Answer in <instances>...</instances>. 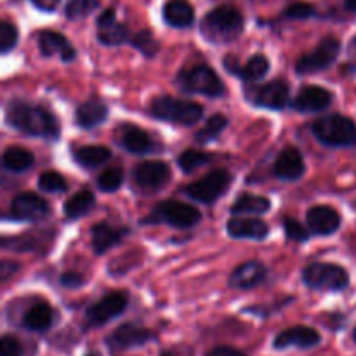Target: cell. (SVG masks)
Wrapping results in <instances>:
<instances>
[{
  "label": "cell",
  "instance_id": "obj_24",
  "mask_svg": "<svg viewBox=\"0 0 356 356\" xmlns=\"http://www.w3.org/2000/svg\"><path fill=\"white\" fill-rule=\"evenodd\" d=\"M163 19L174 28H188L195 21V10L186 0H169L163 6Z\"/></svg>",
  "mask_w": 356,
  "mask_h": 356
},
{
  "label": "cell",
  "instance_id": "obj_41",
  "mask_svg": "<svg viewBox=\"0 0 356 356\" xmlns=\"http://www.w3.org/2000/svg\"><path fill=\"white\" fill-rule=\"evenodd\" d=\"M284 229L285 235H287L289 240H294V242H306L309 238V233L301 222H298L292 218H285L284 221Z\"/></svg>",
  "mask_w": 356,
  "mask_h": 356
},
{
  "label": "cell",
  "instance_id": "obj_16",
  "mask_svg": "<svg viewBox=\"0 0 356 356\" xmlns=\"http://www.w3.org/2000/svg\"><path fill=\"white\" fill-rule=\"evenodd\" d=\"M268 270L259 261H247L240 264L233 273L229 275V287L240 289V291H249V289L257 287L266 280Z\"/></svg>",
  "mask_w": 356,
  "mask_h": 356
},
{
  "label": "cell",
  "instance_id": "obj_3",
  "mask_svg": "<svg viewBox=\"0 0 356 356\" xmlns=\"http://www.w3.org/2000/svg\"><path fill=\"white\" fill-rule=\"evenodd\" d=\"M313 134L322 145L330 148L356 146V124L343 115H327L313 122Z\"/></svg>",
  "mask_w": 356,
  "mask_h": 356
},
{
  "label": "cell",
  "instance_id": "obj_23",
  "mask_svg": "<svg viewBox=\"0 0 356 356\" xmlns=\"http://www.w3.org/2000/svg\"><path fill=\"white\" fill-rule=\"evenodd\" d=\"M127 235L125 228H115V226L99 222L92 226V249L96 254H104L122 242V238Z\"/></svg>",
  "mask_w": 356,
  "mask_h": 356
},
{
  "label": "cell",
  "instance_id": "obj_42",
  "mask_svg": "<svg viewBox=\"0 0 356 356\" xmlns=\"http://www.w3.org/2000/svg\"><path fill=\"white\" fill-rule=\"evenodd\" d=\"M23 344L17 337L6 334L0 341V356H23Z\"/></svg>",
  "mask_w": 356,
  "mask_h": 356
},
{
  "label": "cell",
  "instance_id": "obj_25",
  "mask_svg": "<svg viewBox=\"0 0 356 356\" xmlns=\"http://www.w3.org/2000/svg\"><path fill=\"white\" fill-rule=\"evenodd\" d=\"M120 143L127 152L136 153V155H143V153L152 152L153 143L149 136L146 134L143 129L136 127V125H124L120 129Z\"/></svg>",
  "mask_w": 356,
  "mask_h": 356
},
{
  "label": "cell",
  "instance_id": "obj_9",
  "mask_svg": "<svg viewBox=\"0 0 356 356\" xmlns=\"http://www.w3.org/2000/svg\"><path fill=\"white\" fill-rule=\"evenodd\" d=\"M129 299L124 292H111L101 298L99 301L89 306L86 312V327L96 329V327L106 325L113 318L120 316L127 309Z\"/></svg>",
  "mask_w": 356,
  "mask_h": 356
},
{
  "label": "cell",
  "instance_id": "obj_35",
  "mask_svg": "<svg viewBox=\"0 0 356 356\" xmlns=\"http://www.w3.org/2000/svg\"><path fill=\"white\" fill-rule=\"evenodd\" d=\"M97 6H99L97 0H70L65 9V14L68 19L79 21L89 16L90 13H94Z\"/></svg>",
  "mask_w": 356,
  "mask_h": 356
},
{
  "label": "cell",
  "instance_id": "obj_38",
  "mask_svg": "<svg viewBox=\"0 0 356 356\" xmlns=\"http://www.w3.org/2000/svg\"><path fill=\"white\" fill-rule=\"evenodd\" d=\"M38 188L42 191H47V193H59V191L66 190V181L59 172L47 170L38 177Z\"/></svg>",
  "mask_w": 356,
  "mask_h": 356
},
{
  "label": "cell",
  "instance_id": "obj_51",
  "mask_svg": "<svg viewBox=\"0 0 356 356\" xmlns=\"http://www.w3.org/2000/svg\"><path fill=\"white\" fill-rule=\"evenodd\" d=\"M353 341H355V343H356V329L353 330Z\"/></svg>",
  "mask_w": 356,
  "mask_h": 356
},
{
  "label": "cell",
  "instance_id": "obj_39",
  "mask_svg": "<svg viewBox=\"0 0 356 356\" xmlns=\"http://www.w3.org/2000/svg\"><path fill=\"white\" fill-rule=\"evenodd\" d=\"M17 44V28L10 21L0 23V52H9Z\"/></svg>",
  "mask_w": 356,
  "mask_h": 356
},
{
  "label": "cell",
  "instance_id": "obj_22",
  "mask_svg": "<svg viewBox=\"0 0 356 356\" xmlns=\"http://www.w3.org/2000/svg\"><path fill=\"white\" fill-rule=\"evenodd\" d=\"M54 322V312H52L51 306L47 302H37V305L31 306L23 316V329L30 330V332H45L52 327Z\"/></svg>",
  "mask_w": 356,
  "mask_h": 356
},
{
  "label": "cell",
  "instance_id": "obj_28",
  "mask_svg": "<svg viewBox=\"0 0 356 356\" xmlns=\"http://www.w3.org/2000/svg\"><path fill=\"white\" fill-rule=\"evenodd\" d=\"M2 162L3 167L10 170V172H24V170H28L33 165L35 156L28 149L19 148V146H10V148L3 152Z\"/></svg>",
  "mask_w": 356,
  "mask_h": 356
},
{
  "label": "cell",
  "instance_id": "obj_46",
  "mask_svg": "<svg viewBox=\"0 0 356 356\" xmlns=\"http://www.w3.org/2000/svg\"><path fill=\"white\" fill-rule=\"evenodd\" d=\"M117 21V16H115V9H106L99 17H97V26L103 28L108 26V24L115 23Z\"/></svg>",
  "mask_w": 356,
  "mask_h": 356
},
{
  "label": "cell",
  "instance_id": "obj_10",
  "mask_svg": "<svg viewBox=\"0 0 356 356\" xmlns=\"http://www.w3.org/2000/svg\"><path fill=\"white\" fill-rule=\"evenodd\" d=\"M155 332L149 329L136 323H124V325L117 327L110 336L106 337V346L108 350L113 355L122 353V351L134 350V348L146 346L148 343L155 341Z\"/></svg>",
  "mask_w": 356,
  "mask_h": 356
},
{
  "label": "cell",
  "instance_id": "obj_29",
  "mask_svg": "<svg viewBox=\"0 0 356 356\" xmlns=\"http://www.w3.org/2000/svg\"><path fill=\"white\" fill-rule=\"evenodd\" d=\"M94 195L89 190H80L79 193L68 198L65 204V216L68 219H79L86 216L87 212L92 211L94 207Z\"/></svg>",
  "mask_w": 356,
  "mask_h": 356
},
{
  "label": "cell",
  "instance_id": "obj_52",
  "mask_svg": "<svg viewBox=\"0 0 356 356\" xmlns=\"http://www.w3.org/2000/svg\"><path fill=\"white\" fill-rule=\"evenodd\" d=\"M355 47H356V38H355Z\"/></svg>",
  "mask_w": 356,
  "mask_h": 356
},
{
  "label": "cell",
  "instance_id": "obj_44",
  "mask_svg": "<svg viewBox=\"0 0 356 356\" xmlns=\"http://www.w3.org/2000/svg\"><path fill=\"white\" fill-rule=\"evenodd\" d=\"M205 356H247L243 351L235 350V348H229V346H218L214 350L209 351Z\"/></svg>",
  "mask_w": 356,
  "mask_h": 356
},
{
  "label": "cell",
  "instance_id": "obj_7",
  "mask_svg": "<svg viewBox=\"0 0 356 356\" xmlns=\"http://www.w3.org/2000/svg\"><path fill=\"white\" fill-rule=\"evenodd\" d=\"M229 184H232V174L225 169H216L202 179L188 184L184 188V193L193 198L195 202H200V204H214L218 198H221L226 193Z\"/></svg>",
  "mask_w": 356,
  "mask_h": 356
},
{
  "label": "cell",
  "instance_id": "obj_13",
  "mask_svg": "<svg viewBox=\"0 0 356 356\" xmlns=\"http://www.w3.org/2000/svg\"><path fill=\"white\" fill-rule=\"evenodd\" d=\"M51 207L37 193H19L10 202V216L17 221H40L47 218Z\"/></svg>",
  "mask_w": 356,
  "mask_h": 356
},
{
  "label": "cell",
  "instance_id": "obj_47",
  "mask_svg": "<svg viewBox=\"0 0 356 356\" xmlns=\"http://www.w3.org/2000/svg\"><path fill=\"white\" fill-rule=\"evenodd\" d=\"M31 2H33V6L38 7L40 10L51 13V10H54L56 7H58V3L61 2V0H31Z\"/></svg>",
  "mask_w": 356,
  "mask_h": 356
},
{
  "label": "cell",
  "instance_id": "obj_21",
  "mask_svg": "<svg viewBox=\"0 0 356 356\" xmlns=\"http://www.w3.org/2000/svg\"><path fill=\"white\" fill-rule=\"evenodd\" d=\"M229 236L233 238H249V240H264L270 233V228L261 219H242L233 218L226 225Z\"/></svg>",
  "mask_w": 356,
  "mask_h": 356
},
{
  "label": "cell",
  "instance_id": "obj_4",
  "mask_svg": "<svg viewBox=\"0 0 356 356\" xmlns=\"http://www.w3.org/2000/svg\"><path fill=\"white\" fill-rule=\"evenodd\" d=\"M152 115L159 120L172 122V124L195 125L204 115V110L200 104L193 103V101L159 96L152 103Z\"/></svg>",
  "mask_w": 356,
  "mask_h": 356
},
{
  "label": "cell",
  "instance_id": "obj_32",
  "mask_svg": "<svg viewBox=\"0 0 356 356\" xmlns=\"http://www.w3.org/2000/svg\"><path fill=\"white\" fill-rule=\"evenodd\" d=\"M226 125H228V118L222 117V115H212L207 120V124L195 134V139H197V143H200V145L214 141V139L225 131Z\"/></svg>",
  "mask_w": 356,
  "mask_h": 356
},
{
  "label": "cell",
  "instance_id": "obj_50",
  "mask_svg": "<svg viewBox=\"0 0 356 356\" xmlns=\"http://www.w3.org/2000/svg\"><path fill=\"white\" fill-rule=\"evenodd\" d=\"M160 356H176V355H174L172 351H165V353H162Z\"/></svg>",
  "mask_w": 356,
  "mask_h": 356
},
{
  "label": "cell",
  "instance_id": "obj_33",
  "mask_svg": "<svg viewBox=\"0 0 356 356\" xmlns=\"http://www.w3.org/2000/svg\"><path fill=\"white\" fill-rule=\"evenodd\" d=\"M97 38H99L101 44L104 45H120L129 38V30L125 24L115 21V23L108 24V26L99 28Z\"/></svg>",
  "mask_w": 356,
  "mask_h": 356
},
{
  "label": "cell",
  "instance_id": "obj_45",
  "mask_svg": "<svg viewBox=\"0 0 356 356\" xmlns=\"http://www.w3.org/2000/svg\"><path fill=\"white\" fill-rule=\"evenodd\" d=\"M19 270V266L14 263H10V261H2V264H0V275H2V282H6L7 278L10 277V275H14L16 271Z\"/></svg>",
  "mask_w": 356,
  "mask_h": 356
},
{
  "label": "cell",
  "instance_id": "obj_31",
  "mask_svg": "<svg viewBox=\"0 0 356 356\" xmlns=\"http://www.w3.org/2000/svg\"><path fill=\"white\" fill-rule=\"evenodd\" d=\"M270 70V61L268 58H264L263 54H256L249 59L243 66H240L238 76L243 79L245 82H256L261 80Z\"/></svg>",
  "mask_w": 356,
  "mask_h": 356
},
{
  "label": "cell",
  "instance_id": "obj_26",
  "mask_svg": "<svg viewBox=\"0 0 356 356\" xmlns=\"http://www.w3.org/2000/svg\"><path fill=\"white\" fill-rule=\"evenodd\" d=\"M106 117L108 108L106 104L101 103V101L90 99L76 108V122H79L80 127L83 129H92L96 127V125L103 124V122L106 120Z\"/></svg>",
  "mask_w": 356,
  "mask_h": 356
},
{
  "label": "cell",
  "instance_id": "obj_8",
  "mask_svg": "<svg viewBox=\"0 0 356 356\" xmlns=\"http://www.w3.org/2000/svg\"><path fill=\"white\" fill-rule=\"evenodd\" d=\"M202 214L197 207L193 205L183 204L177 200H167L162 202L145 222H167V225L174 226V228H191L200 221Z\"/></svg>",
  "mask_w": 356,
  "mask_h": 356
},
{
  "label": "cell",
  "instance_id": "obj_20",
  "mask_svg": "<svg viewBox=\"0 0 356 356\" xmlns=\"http://www.w3.org/2000/svg\"><path fill=\"white\" fill-rule=\"evenodd\" d=\"M305 160H302L299 149L294 148V146H289L278 155L277 162L273 165V174L278 179L296 181L305 174Z\"/></svg>",
  "mask_w": 356,
  "mask_h": 356
},
{
  "label": "cell",
  "instance_id": "obj_36",
  "mask_svg": "<svg viewBox=\"0 0 356 356\" xmlns=\"http://www.w3.org/2000/svg\"><path fill=\"white\" fill-rule=\"evenodd\" d=\"M124 183V172L118 167H111V169L104 170L99 177H97V188L104 193H111L117 191Z\"/></svg>",
  "mask_w": 356,
  "mask_h": 356
},
{
  "label": "cell",
  "instance_id": "obj_1",
  "mask_svg": "<svg viewBox=\"0 0 356 356\" xmlns=\"http://www.w3.org/2000/svg\"><path fill=\"white\" fill-rule=\"evenodd\" d=\"M7 124L23 134L33 138L56 139L59 136V122L47 108L24 101H10L6 108Z\"/></svg>",
  "mask_w": 356,
  "mask_h": 356
},
{
  "label": "cell",
  "instance_id": "obj_48",
  "mask_svg": "<svg viewBox=\"0 0 356 356\" xmlns=\"http://www.w3.org/2000/svg\"><path fill=\"white\" fill-rule=\"evenodd\" d=\"M344 7H346L348 10H351V13H356V0H346V2H344Z\"/></svg>",
  "mask_w": 356,
  "mask_h": 356
},
{
  "label": "cell",
  "instance_id": "obj_49",
  "mask_svg": "<svg viewBox=\"0 0 356 356\" xmlns=\"http://www.w3.org/2000/svg\"><path fill=\"white\" fill-rule=\"evenodd\" d=\"M83 356H101V353H97V351H89V353H86Z\"/></svg>",
  "mask_w": 356,
  "mask_h": 356
},
{
  "label": "cell",
  "instance_id": "obj_27",
  "mask_svg": "<svg viewBox=\"0 0 356 356\" xmlns=\"http://www.w3.org/2000/svg\"><path fill=\"white\" fill-rule=\"evenodd\" d=\"M111 153L106 146H82V148L75 149L73 152V159H75L76 163H80L82 167H87V169H94V167L101 165L106 160H110Z\"/></svg>",
  "mask_w": 356,
  "mask_h": 356
},
{
  "label": "cell",
  "instance_id": "obj_6",
  "mask_svg": "<svg viewBox=\"0 0 356 356\" xmlns=\"http://www.w3.org/2000/svg\"><path fill=\"white\" fill-rule=\"evenodd\" d=\"M302 282L315 291H343L350 284V275L337 264L312 263L302 270Z\"/></svg>",
  "mask_w": 356,
  "mask_h": 356
},
{
  "label": "cell",
  "instance_id": "obj_12",
  "mask_svg": "<svg viewBox=\"0 0 356 356\" xmlns=\"http://www.w3.org/2000/svg\"><path fill=\"white\" fill-rule=\"evenodd\" d=\"M322 343V336L313 327L296 325L285 329L273 339V348L278 351L289 350V348H299V350H312Z\"/></svg>",
  "mask_w": 356,
  "mask_h": 356
},
{
  "label": "cell",
  "instance_id": "obj_15",
  "mask_svg": "<svg viewBox=\"0 0 356 356\" xmlns=\"http://www.w3.org/2000/svg\"><path fill=\"white\" fill-rule=\"evenodd\" d=\"M169 176V165L165 162H160V160L141 162L132 170V177H134L136 184H139L145 190H159L163 184H167Z\"/></svg>",
  "mask_w": 356,
  "mask_h": 356
},
{
  "label": "cell",
  "instance_id": "obj_40",
  "mask_svg": "<svg viewBox=\"0 0 356 356\" xmlns=\"http://www.w3.org/2000/svg\"><path fill=\"white\" fill-rule=\"evenodd\" d=\"M315 7L308 2H294L284 10V16L289 17V19H308V17L315 16Z\"/></svg>",
  "mask_w": 356,
  "mask_h": 356
},
{
  "label": "cell",
  "instance_id": "obj_17",
  "mask_svg": "<svg viewBox=\"0 0 356 356\" xmlns=\"http://www.w3.org/2000/svg\"><path fill=\"white\" fill-rule=\"evenodd\" d=\"M38 51L45 58H52V56H59L61 61L68 63L75 59V49L65 38V35L58 33V31L44 30L38 33L37 37Z\"/></svg>",
  "mask_w": 356,
  "mask_h": 356
},
{
  "label": "cell",
  "instance_id": "obj_11",
  "mask_svg": "<svg viewBox=\"0 0 356 356\" xmlns=\"http://www.w3.org/2000/svg\"><path fill=\"white\" fill-rule=\"evenodd\" d=\"M341 51V42L336 37H325L312 52L302 56L296 65V70L301 75L318 73L329 68L337 59Z\"/></svg>",
  "mask_w": 356,
  "mask_h": 356
},
{
  "label": "cell",
  "instance_id": "obj_5",
  "mask_svg": "<svg viewBox=\"0 0 356 356\" xmlns=\"http://www.w3.org/2000/svg\"><path fill=\"white\" fill-rule=\"evenodd\" d=\"M177 83L184 92L204 94V96L219 97L225 94L226 87L218 76V73L205 65L193 66L190 70H183L177 76Z\"/></svg>",
  "mask_w": 356,
  "mask_h": 356
},
{
  "label": "cell",
  "instance_id": "obj_14",
  "mask_svg": "<svg viewBox=\"0 0 356 356\" xmlns=\"http://www.w3.org/2000/svg\"><path fill=\"white\" fill-rule=\"evenodd\" d=\"M249 99L259 108L284 110L285 104L289 103V86L284 80H271V82L250 90Z\"/></svg>",
  "mask_w": 356,
  "mask_h": 356
},
{
  "label": "cell",
  "instance_id": "obj_43",
  "mask_svg": "<svg viewBox=\"0 0 356 356\" xmlns=\"http://www.w3.org/2000/svg\"><path fill=\"white\" fill-rule=\"evenodd\" d=\"M83 284L82 275L79 273H65L61 277V285L66 289H79Z\"/></svg>",
  "mask_w": 356,
  "mask_h": 356
},
{
  "label": "cell",
  "instance_id": "obj_37",
  "mask_svg": "<svg viewBox=\"0 0 356 356\" xmlns=\"http://www.w3.org/2000/svg\"><path fill=\"white\" fill-rule=\"evenodd\" d=\"M131 44L134 45L136 49H139V51L143 52L145 56H148V58H153V56L159 52V42H156V38L153 37L152 31L148 30H143L139 31L138 35H134V37L131 38Z\"/></svg>",
  "mask_w": 356,
  "mask_h": 356
},
{
  "label": "cell",
  "instance_id": "obj_19",
  "mask_svg": "<svg viewBox=\"0 0 356 356\" xmlns=\"http://www.w3.org/2000/svg\"><path fill=\"white\" fill-rule=\"evenodd\" d=\"M332 103V94L318 86L302 87L296 96L292 106L301 113H313V111L325 110Z\"/></svg>",
  "mask_w": 356,
  "mask_h": 356
},
{
  "label": "cell",
  "instance_id": "obj_30",
  "mask_svg": "<svg viewBox=\"0 0 356 356\" xmlns=\"http://www.w3.org/2000/svg\"><path fill=\"white\" fill-rule=\"evenodd\" d=\"M270 200L264 197H257V195H242V197L235 200L232 212L233 214L261 216L266 214V212L270 211Z\"/></svg>",
  "mask_w": 356,
  "mask_h": 356
},
{
  "label": "cell",
  "instance_id": "obj_2",
  "mask_svg": "<svg viewBox=\"0 0 356 356\" xmlns=\"http://www.w3.org/2000/svg\"><path fill=\"white\" fill-rule=\"evenodd\" d=\"M202 33L216 44H228L236 40L243 31V16L236 7H216L202 19Z\"/></svg>",
  "mask_w": 356,
  "mask_h": 356
},
{
  "label": "cell",
  "instance_id": "obj_18",
  "mask_svg": "<svg viewBox=\"0 0 356 356\" xmlns=\"http://www.w3.org/2000/svg\"><path fill=\"white\" fill-rule=\"evenodd\" d=\"M306 221H308L309 229L316 235L329 236L336 233L341 226V216L339 212L334 211L332 207L327 205H315L306 214Z\"/></svg>",
  "mask_w": 356,
  "mask_h": 356
},
{
  "label": "cell",
  "instance_id": "obj_34",
  "mask_svg": "<svg viewBox=\"0 0 356 356\" xmlns=\"http://www.w3.org/2000/svg\"><path fill=\"white\" fill-rule=\"evenodd\" d=\"M212 160V155L209 153L197 152V149H186L184 153H181L179 159H177V165L181 167V170L186 174L193 172V170L200 169V167L207 165Z\"/></svg>",
  "mask_w": 356,
  "mask_h": 356
}]
</instances>
